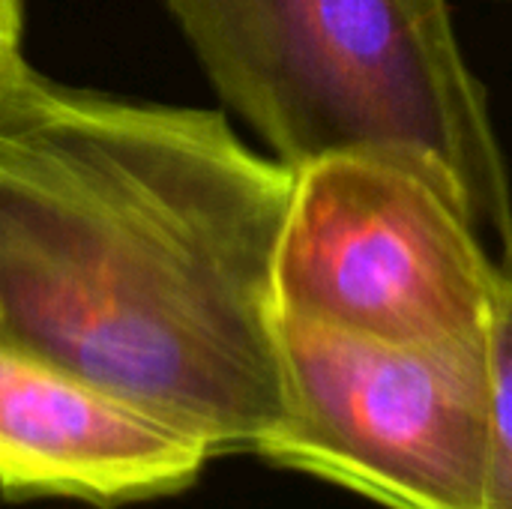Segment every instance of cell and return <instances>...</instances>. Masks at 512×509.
<instances>
[{"instance_id":"obj_1","label":"cell","mask_w":512,"mask_h":509,"mask_svg":"<svg viewBox=\"0 0 512 509\" xmlns=\"http://www.w3.org/2000/svg\"><path fill=\"white\" fill-rule=\"evenodd\" d=\"M294 171L222 111L0 84V342L252 453L285 411L276 255Z\"/></svg>"},{"instance_id":"obj_2","label":"cell","mask_w":512,"mask_h":509,"mask_svg":"<svg viewBox=\"0 0 512 509\" xmlns=\"http://www.w3.org/2000/svg\"><path fill=\"white\" fill-rule=\"evenodd\" d=\"M219 99L291 171L396 150L444 168L512 255V189L447 0H162Z\"/></svg>"},{"instance_id":"obj_3","label":"cell","mask_w":512,"mask_h":509,"mask_svg":"<svg viewBox=\"0 0 512 509\" xmlns=\"http://www.w3.org/2000/svg\"><path fill=\"white\" fill-rule=\"evenodd\" d=\"M498 261L456 180L396 150L333 153L294 171L276 306L402 345L486 339Z\"/></svg>"},{"instance_id":"obj_4","label":"cell","mask_w":512,"mask_h":509,"mask_svg":"<svg viewBox=\"0 0 512 509\" xmlns=\"http://www.w3.org/2000/svg\"><path fill=\"white\" fill-rule=\"evenodd\" d=\"M285 411L258 450L387 509H486V339L402 345L279 312Z\"/></svg>"},{"instance_id":"obj_5","label":"cell","mask_w":512,"mask_h":509,"mask_svg":"<svg viewBox=\"0 0 512 509\" xmlns=\"http://www.w3.org/2000/svg\"><path fill=\"white\" fill-rule=\"evenodd\" d=\"M213 456L114 393L0 342V495L114 509L171 498Z\"/></svg>"},{"instance_id":"obj_6","label":"cell","mask_w":512,"mask_h":509,"mask_svg":"<svg viewBox=\"0 0 512 509\" xmlns=\"http://www.w3.org/2000/svg\"><path fill=\"white\" fill-rule=\"evenodd\" d=\"M495 297L486 327L492 381V441L486 509H512V255H498Z\"/></svg>"},{"instance_id":"obj_7","label":"cell","mask_w":512,"mask_h":509,"mask_svg":"<svg viewBox=\"0 0 512 509\" xmlns=\"http://www.w3.org/2000/svg\"><path fill=\"white\" fill-rule=\"evenodd\" d=\"M21 0H0V84L12 78L21 66Z\"/></svg>"}]
</instances>
